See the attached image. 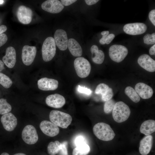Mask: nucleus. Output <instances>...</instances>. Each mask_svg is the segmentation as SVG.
<instances>
[{"mask_svg": "<svg viewBox=\"0 0 155 155\" xmlns=\"http://www.w3.org/2000/svg\"><path fill=\"white\" fill-rule=\"evenodd\" d=\"M93 131L98 139L104 141L111 140L115 136V134L110 126L103 122L96 124L93 127Z\"/></svg>", "mask_w": 155, "mask_h": 155, "instance_id": "obj_1", "label": "nucleus"}, {"mask_svg": "<svg viewBox=\"0 0 155 155\" xmlns=\"http://www.w3.org/2000/svg\"><path fill=\"white\" fill-rule=\"evenodd\" d=\"M49 117L51 122L63 128H67L71 124L72 119L69 114L57 110L51 111Z\"/></svg>", "mask_w": 155, "mask_h": 155, "instance_id": "obj_2", "label": "nucleus"}, {"mask_svg": "<svg viewBox=\"0 0 155 155\" xmlns=\"http://www.w3.org/2000/svg\"><path fill=\"white\" fill-rule=\"evenodd\" d=\"M130 113L128 106L123 102L119 101L115 104L112 111V116L115 121L121 123L127 120Z\"/></svg>", "mask_w": 155, "mask_h": 155, "instance_id": "obj_3", "label": "nucleus"}, {"mask_svg": "<svg viewBox=\"0 0 155 155\" xmlns=\"http://www.w3.org/2000/svg\"><path fill=\"white\" fill-rule=\"evenodd\" d=\"M56 45L54 38L51 37L47 38L44 40L42 48L43 60L45 62L51 60L55 55Z\"/></svg>", "mask_w": 155, "mask_h": 155, "instance_id": "obj_4", "label": "nucleus"}, {"mask_svg": "<svg viewBox=\"0 0 155 155\" xmlns=\"http://www.w3.org/2000/svg\"><path fill=\"white\" fill-rule=\"evenodd\" d=\"M74 66L77 75L81 78H84L89 75L91 65L89 62L82 57L76 58L74 62Z\"/></svg>", "mask_w": 155, "mask_h": 155, "instance_id": "obj_5", "label": "nucleus"}, {"mask_svg": "<svg viewBox=\"0 0 155 155\" xmlns=\"http://www.w3.org/2000/svg\"><path fill=\"white\" fill-rule=\"evenodd\" d=\"M128 53V50L125 46L118 44L111 46L109 49V55L113 61L119 63L123 61Z\"/></svg>", "mask_w": 155, "mask_h": 155, "instance_id": "obj_6", "label": "nucleus"}, {"mask_svg": "<svg viewBox=\"0 0 155 155\" xmlns=\"http://www.w3.org/2000/svg\"><path fill=\"white\" fill-rule=\"evenodd\" d=\"M22 138L26 144H33L38 140V136L35 127L31 125H28L24 128L22 133Z\"/></svg>", "mask_w": 155, "mask_h": 155, "instance_id": "obj_7", "label": "nucleus"}, {"mask_svg": "<svg viewBox=\"0 0 155 155\" xmlns=\"http://www.w3.org/2000/svg\"><path fill=\"white\" fill-rule=\"evenodd\" d=\"M147 29L146 25L142 23H129L123 27V30L127 34L131 35H137L144 33Z\"/></svg>", "mask_w": 155, "mask_h": 155, "instance_id": "obj_8", "label": "nucleus"}, {"mask_svg": "<svg viewBox=\"0 0 155 155\" xmlns=\"http://www.w3.org/2000/svg\"><path fill=\"white\" fill-rule=\"evenodd\" d=\"M36 48L35 46L24 45L22 49V58L23 63L26 65H30L35 58Z\"/></svg>", "mask_w": 155, "mask_h": 155, "instance_id": "obj_9", "label": "nucleus"}, {"mask_svg": "<svg viewBox=\"0 0 155 155\" xmlns=\"http://www.w3.org/2000/svg\"><path fill=\"white\" fill-rule=\"evenodd\" d=\"M56 45L61 50L65 51L68 47V39L66 31L62 29H58L54 34Z\"/></svg>", "mask_w": 155, "mask_h": 155, "instance_id": "obj_10", "label": "nucleus"}, {"mask_svg": "<svg viewBox=\"0 0 155 155\" xmlns=\"http://www.w3.org/2000/svg\"><path fill=\"white\" fill-rule=\"evenodd\" d=\"M61 2L58 0H47L41 5L42 8L44 10L52 13L61 12L64 8Z\"/></svg>", "mask_w": 155, "mask_h": 155, "instance_id": "obj_11", "label": "nucleus"}, {"mask_svg": "<svg viewBox=\"0 0 155 155\" xmlns=\"http://www.w3.org/2000/svg\"><path fill=\"white\" fill-rule=\"evenodd\" d=\"M33 16L32 10L29 8L24 5L19 7L17 12L18 20L24 24H28L31 21Z\"/></svg>", "mask_w": 155, "mask_h": 155, "instance_id": "obj_12", "label": "nucleus"}, {"mask_svg": "<svg viewBox=\"0 0 155 155\" xmlns=\"http://www.w3.org/2000/svg\"><path fill=\"white\" fill-rule=\"evenodd\" d=\"M40 127L44 134L51 137L57 135L59 132V129L57 126L47 120L42 121L40 123Z\"/></svg>", "mask_w": 155, "mask_h": 155, "instance_id": "obj_13", "label": "nucleus"}, {"mask_svg": "<svg viewBox=\"0 0 155 155\" xmlns=\"http://www.w3.org/2000/svg\"><path fill=\"white\" fill-rule=\"evenodd\" d=\"M1 121L4 128L8 131H13L17 124L16 118L11 113L3 115L1 117Z\"/></svg>", "mask_w": 155, "mask_h": 155, "instance_id": "obj_14", "label": "nucleus"}, {"mask_svg": "<svg viewBox=\"0 0 155 155\" xmlns=\"http://www.w3.org/2000/svg\"><path fill=\"white\" fill-rule=\"evenodd\" d=\"M37 84L38 88L41 90H54L57 88L59 82L56 80L44 77L39 79Z\"/></svg>", "mask_w": 155, "mask_h": 155, "instance_id": "obj_15", "label": "nucleus"}, {"mask_svg": "<svg viewBox=\"0 0 155 155\" xmlns=\"http://www.w3.org/2000/svg\"><path fill=\"white\" fill-rule=\"evenodd\" d=\"M45 101L47 105L55 108L62 107L66 102L65 98L63 96L57 93L51 94L47 96L46 99Z\"/></svg>", "mask_w": 155, "mask_h": 155, "instance_id": "obj_16", "label": "nucleus"}, {"mask_svg": "<svg viewBox=\"0 0 155 155\" xmlns=\"http://www.w3.org/2000/svg\"><path fill=\"white\" fill-rule=\"evenodd\" d=\"M137 62L142 67L150 72L155 71V61L149 55L144 54L138 59Z\"/></svg>", "mask_w": 155, "mask_h": 155, "instance_id": "obj_17", "label": "nucleus"}, {"mask_svg": "<svg viewBox=\"0 0 155 155\" xmlns=\"http://www.w3.org/2000/svg\"><path fill=\"white\" fill-rule=\"evenodd\" d=\"M135 90L138 95L143 99L150 98L153 94L152 88L147 84L142 82L137 84L135 87Z\"/></svg>", "mask_w": 155, "mask_h": 155, "instance_id": "obj_18", "label": "nucleus"}, {"mask_svg": "<svg viewBox=\"0 0 155 155\" xmlns=\"http://www.w3.org/2000/svg\"><path fill=\"white\" fill-rule=\"evenodd\" d=\"M96 94L101 95L102 100L106 101L112 99L113 95V89L104 83H100L96 87L95 91Z\"/></svg>", "mask_w": 155, "mask_h": 155, "instance_id": "obj_19", "label": "nucleus"}, {"mask_svg": "<svg viewBox=\"0 0 155 155\" xmlns=\"http://www.w3.org/2000/svg\"><path fill=\"white\" fill-rule=\"evenodd\" d=\"M3 61L8 67L12 68L16 62V53L15 49L12 46L8 47L6 50L5 55L2 58Z\"/></svg>", "mask_w": 155, "mask_h": 155, "instance_id": "obj_20", "label": "nucleus"}, {"mask_svg": "<svg viewBox=\"0 0 155 155\" xmlns=\"http://www.w3.org/2000/svg\"><path fill=\"white\" fill-rule=\"evenodd\" d=\"M153 137L152 135H147L140 142L139 152L142 155H147L150 152L152 148Z\"/></svg>", "mask_w": 155, "mask_h": 155, "instance_id": "obj_21", "label": "nucleus"}, {"mask_svg": "<svg viewBox=\"0 0 155 155\" xmlns=\"http://www.w3.org/2000/svg\"><path fill=\"white\" fill-rule=\"evenodd\" d=\"M68 47L70 53L73 56L78 57L82 55V48L79 43L74 39L70 38L69 39Z\"/></svg>", "mask_w": 155, "mask_h": 155, "instance_id": "obj_22", "label": "nucleus"}, {"mask_svg": "<svg viewBox=\"0 0 155 155\" xmlns=\"http://www.w3.org/2000/svg\"><path fill=\"white\" fill-rule=\"evenodd\" d=\"M90 51L93 61L98 64L102 63L104 59V55L103 51L99 50L98 47L95 45H94L91 46Z\"/></svg>", "mask_w": 155, "mask_h": 155, "instance_id": "obj_23", "label": "nucleus"}, {"mask_svg": "<svg viewBox=\"0 0 155 155\" xmlns=\"http://www.w3.org/2000/svg\"><path fill=\"white\" fill-rule=\"evenodd\" d=\"M140 131L145 135H149L155 131V121L150 119L144 121L141 124Z\"/></svg>", "mask_w": 155, "mask_h": 155, "instance_id": "obj_24", "label": "nucleus"}, {"mask_svg": "<svg viewBox=\"0 0 155 155\" xmlns=\"http://www.w3.org/2000/svg\"><path fill=\"white\" fill-rule=\"evenodd\" d=\"M62 144L58 141L50 142L47 147V151L50 155H55L59 153L62 148Z\"/></svg>", "mask_w": 155, "mask_h": 155, "instance_id": "obj_25", "label": "nucleus"}, {"mask_svg": "<svg viewBox=\"0 0 155 155\" xmlns=\"http://www.w3.org/2000/svg\"><path fill=\"white\" fill-rule=\"evenodd\" d=\"M90 151L89 146L84 143L76 146L73 150L72 155H87Z\"/></svg>", "mask_w": 155, "mask_h": 155, "instance_id": "obj_26", "label": "nucleus"}, {"mask_svg": "<svg viewBox=\"0 0 155 155\" xmlns=\"http://www.w3.org/2000/svg\"><path fill=\"white\" fill-rule=\"evenodd\" d=\"M125 94L134 102L137 103L140 101V96L135 89L131 87H127L125 90Z\"/></svg>", "mask_w": 155, "mask_h": 155, "instance_id": "obj_27", "label": "nucleus"}, {"mask_svg": "<svg viewBox=\"0 0 155 155\" xmlns=\"http://www.w3.org/2000/svg\"><path fill=\"white\" fill-rule=\"evenodd\" d=\"M12 109L10 104L4 98L0 99V114L3 115L10 112Z\"/></svg>", "mask_w": 155, "mask_h": 155, "instance_id": "obj_28", "label": "nucleus"}, {"mask_svg": "<svg viewBox=\"0 0 155 155\" xmlns=\"http://www.w3.org/2000/svg\"><path fill=\"white\" fill-rule=\"evenodd\" d=\"M10 78L4 73L0 72V84L6 88H10L12 84Z\"/></svg>", "mask_w": 155, "mask_h": 155, "instance_id": "obj_29", "label": "nucleus"}, {"mask_svg": "<svg viewBox=\"0 0 155 155\" xmlns=\"http://www.w3.org/2000/svg\"><path fill=\"white\" fill-rule=\"evenodd\" d=\"M115 101L112 99L105 102L104 107V110L106 114H109L112 112L115 104Z\"/></svg>", "mask_w": 155, "mask_h": 155, "instance_id": "obj_30", "label": "nucleus"}, {"mask_svg": "<svg viewBox=\"0 0 155 155\" xmlns=\"http://www.w3.org/2000/svg\"><path fill=\"white\" fill-rule=\"evenodd\" d=\"M144 43L147 44H152L155 43V33L152 34H146L143 38Z\"/></svg>", "mask_w": 155, "mask_h": 155, "instance_id": "obj_31", "label": "nucleus"}, {"mask_svg": "<svg viewBox=\"0 0 155 155\" xmlns=\"http://www.w3.org/2000/svg\"><path fill=\"white\" fill-rule=\"evenodd\" d=\"M77 90L80 93L89 95L92 92V91L90 89L85 87H83L78 85V86Z\"/></svg>", "mask_w": 155, "mask_h": 155, "instance_id": "obj_32", "label": "nucleus"}, {"mask_svg": "<svg viewBox=\"0 0 155 155\" xmlns=\"http://www.w3.org/2000/svg\"><path fill=\"white\" fill-rule=\"evenodd\" d=\"M62 148L60 151V155H68L67 145V141H64L62 144Z\"/></svg>", "mask_w": 155, "mask_h": 155, "instance_id": "obj_33", "label": "nucleus"}, {"mask_svg": "<svg viewBox=\"0 0 155 155\" xmlns=\"http://www.w3.org/2000/svg\"><path fill=\"white\" fill-rule=\"evenodd\" d=\"M86 143L85 138L82 135L77 137L75 139V144L76 146L80 144Z\"/></svg>", "mask_w": 155, "mask_h": 155, "instance_id": "obj_34", "label": "nucleus"}, {"mask_svg": "<svg viewBox=\"0 0 155 155\" xmlns=\"http://www.w3.org/2000/svg\"><path fill=\"white\" fill-rule=\"evenodd\" d=\"M101 34L102 35V37L99 40V42L101 44H106V37L109 34V32L108 31H104L102 32Z\"/></svg>", "mask_w": 155, "mask_h": 155, "instance_id": "obj_35", "label": "nucleus"}, {"mask_svg": "<svg viewBox=\"0 0 155 155\" xmlns=\"http://www.w3.org/2000/svg\"><path fill=\"white\" fill-rule=\"evenodd\" d=\"M7 39V36L5 34L3 33L0 34V47L6 43Z\"/></svg>", "mask_w": 155, "mask_h": 155, "instance_id": "obj_36", "label": "nucleus"}, {"mask_svg": "<svg viewBox=\"0 0 155 155\" xmlns=\"http://www.w3.org/2000/svg\"><path fill=\"white\" fill-rule=\"evenodd\" d=\"M149 18L151 22L155 26V9L151 11L149 14Z\"/></svg>", "mask_w": 155, "mask_h": 155, "instance_id": "obj_37", "label": "nucleus"}, {"mask_svg": "<svg viewBox=\"0 0 155 155\" xmlns=\"http://www.w3.org/2000/svg\"><path fill=\"white\" fill-rule=\"evenodd\" d=\"M77 1L75 0H61V2L64 6H67L71 5Z\"/></svg>", "mask_w": 155, "mask_h": 155, "instance_id": "obj_38", "label": "nucleus"}, {"mask_svg": "<svg viewBox=\"0 0 155 155\" xmlns=\"http://www.w3.org/2000/svg\"><path fill=\"white\" fill-rule=\"evenodd\" d=\"M115 37V35L113 34H109L106 37V44H108L113 40Z\"/></svg>", "mask_w": 155, "mask_h": 155, "instance_id": "obj_39", "label": "nucleus"}, {"mask_svg": "<svg viewBox=\"0 0 155 155\" xmlns=\"http://www.w3.org/2000/svg\"><path fill=\"white\" fill-rule=\"evenodd\" d=\"M85 2L88 5H92L96 3L99 1L98 0H85Z\"/></svg>", "mask_w": 155, "mask_h": 155, "instance_id": "obj_40", "label": "nucleus"}, {"mask_svg": "<svg viewBox=\"0 0 155 155\" xmlns=\"http://www.w3.org/2000/svg\"><path fill=\"white\" fill-rule=\"evenodd\" d=\"M7 27L5 25H2L0 26V34H3L7 30Z\"/></svg>", "mask_w": 155, "mask_h": 155, "instance_id": "obj_41", "label": "nucleus"}, {"mask_svg": "<svg viewBox=\"0 0 155 155\" xmlns=\"http://www.w3.org/2000/svg\"><path fill=\"white\" fill-rule=\"evenodd\" d=\"M150 54L152 55H154L155 54V44H154L150 49L149 51Z\"/></svg>", "mask_w": 155, "mask_h": 155, "instance_id": "obj_42", "label": "nucleus"}, {"mask_svg": "<svg viewBox=\"0 0 155 155\" xmlns=\"http://www.w3.org/2000/svg\"><path fill=\"white\" fill-rule=\"evenodd\" d=\"M4 69V63L2 61L0 60V71H1Z\"/></svg>", "mask_w": 155, "mask_h": 155, "instance_id": "obj_43", "label": "nucleus"}, {"mask_svg": "<svg viewBox=\"0 0 155 155\" xmlns=\"http://www.w3.org/2000/svg\"><path fill=\"white\" fill-rule=\"evenodd\" d=\"M13 155H26L23 153H19L15 154H13Z\"/></svg>", "mask_w": 155, "mask_h": 155, "instance_id": "obj_44", "label": "nucleus"}, {"mask_svg": "<svg viewBox=\"0 0 155 155\" xmlns=\"http://www.w3.org/2000/svg\"><path fill=\"white\" fill-rule=\"evenodd\" d=\"M0 155H9V154L6 152H3Z\"/></svg>", "mask_w": 155, "mask_h": 155, "instance_id": "obj_45", "label": "nucleus"}, {"mask_svg": "<svg viewBox=\"0 0 155 155\" xmlns=\"http://www.w3.org/2000/svg\"><path fill=\"white\" fill-rule=\"evenodd\" d=\"M4 2V0H0V4H3Z\"/></svg>", "mask_w": 155, "mask_h": 155, "instance_id": "obj_46", "label": "nucleus"}]
</instances>
